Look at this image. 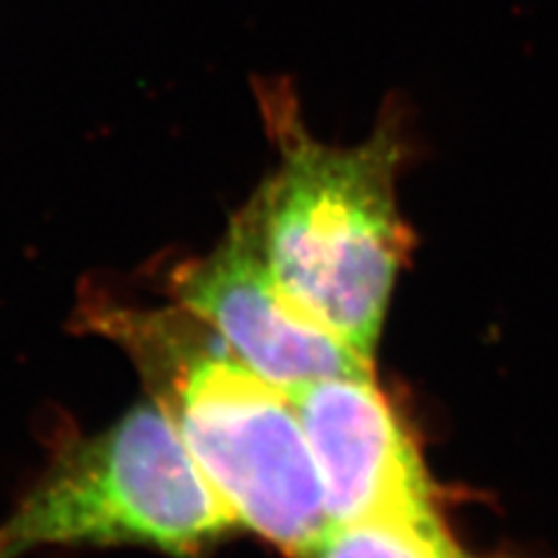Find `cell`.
Here are the masks:
<instances>
[{
  "label": "cell",
  "instance_id": "obj_6",
  "mask_svg": "<svg viewBox=\"0 0 558 558\" xmlns=\"http://www.w3.org/2000/svg\"><path fill=\"white\" fill-rule=\"evenodd\" d=\"M307 558H510L465 549L438 512L377 514L330 526Z\"/></svg>",
  "mask_w": 558,
  "mask_h": 558
},
{
  "label": "cell",
  "instance_id": "obj_1",
  "mask_svg": "<svg viewBox=\"0 0 558 558\" xmlns=\"http://www.w3.org/2000/svg\"><path fill=\"white\" fill-rule=\"evenodd\" d=\"M258 98L279 161L238 219L277 287L373 363L412 242L396 201L403 131L387 114L354 147L324 145L282 84Z\"/></svg>",
  "mask_w": 558,
  "mask_h": 558
},
{
  "label": "cell",
  "instance_id": "obj_5",
  "mask_svg": "<svg viewBox=\"0 0 558 558\" xmlns=\"http://www.w3.org/2000/svg\"><path fill=\"white\" fill-rule=\"evenodd\" d=\"M289 398L317 463L333 526L435 510L422 453L373 375L312 379Z\"/></svg>",
  "mask_w": 558,
  "mask_h": 558
},
{
  "label": "cell",
  "instance_id": "obj_4",
  "mask_svg": "<svg viewBox=\"0 0 558 558\" xmlns=\"http://www.w3.org/2000/svg\"><path fill=\"white\" fill-rule=\"evenodd\" d=\"M168 289L238 361L287 396L312 379L373 375L371 361L277 287L238 217L213 252L170 272Z\"/></svg>",
  "mask_w": 558,
  "mask_h": 558
},
{
  "label": "cell",
  "instance_id": "obj_2",
  "mask_svg": "<svg viewBox=\"0 0 558 558\" xmlns=\"http://www.w3.org/2000/svg\"><path fill=\"white\" fill-rule=\"evenodd\" d=\"M84 330L114 340L172 418L207 484L240 526L307 558L333 526L291 398L252 373L184 307L145 310L96 287L80 295Z\"/></svg>",
  "mask_w": 558,
  "mask_h": 558
},
{
  "label": "cell",
  "instance_id": "obj_3",
  "mask_svg": "<svg viewBox=\"0 0 558 558\" xmlns=\"http://www.w3.org/2000/svg\"><path fill=\"white\" fill-rule=\"evenodd\" d=\"M238 526L172 418L149 398L57 451L0 526V558L47 545L209 558Z\"/></svg>",
  "mask_w": 558,
  "mask_h": 558
}]
</instances>
